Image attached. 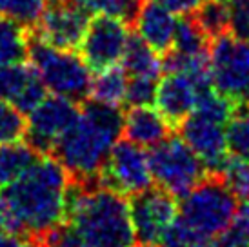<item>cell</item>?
<instances>
[{
  "label": "cell",
  "instance_id": "6da1fadb",
  "mask_svg": "<svg viewBox=\"0 0 249 247\" xmlns=\"http://www.w3.org/2000/svg\"><path fill=\"white\" fill-rule=\"evenodd\" d=\"M70 173L55 157L42 155L26 175L0 187L2 231L40 240L66 222Z\"/></svg>",
  "mask_w": 249,
  "mask_h": 247
},
{
  "label": "cell",
  "instance_id": "7a4b0ae2",
  "mask_svg": "<svg viewBox=\"0 0 249 247\" xmlns=\"http://www.w3.org/2000/svg\"><path fill=\"white\" fill-rule=\"evenodd\" d=\"M122 131V107L88 98L80 104L76 122L58 140L51 157L66 167L71 178L86 184H98V173Z\"/></svg>",
  "mask_w": 249,
  "mask_h": 247
},
{
  "label": "cell",
  "instance_id": "3957f363",
  "mask_svg": "<svg viewBox=\"0 0 249 247\" xmlns=\"http://www.w3.org/2000/svg\"><path fill=\"white\" fill-rule=\"evenodd\" d=\"M66 222L91 247H135L137 244L129 202L124 194L100 184L70 178Z\"/></svg>",
  "mask_w": 249,
  "mask_h": 247
},
{
  "label": "cell",
  "instance_id": "277c9868",
  "mask_svg": "<svg viewBox=\"0 0 249 247\" xmlns=\"http://www.w3.org/2000/svg\"><path fill=\"white\" fill-rule=\"evenodd\" d=\"M238 209L236 194L224 173H209L178 204V216L187 226L214 240L220 236L235 218Z\"/></svg>",
  "mask_w": 249,
  "mask_h": 247
},
{
  "label": "cell",
  "instance_id": "5b68a950",
  "mask_svg": "<svg viewBox=\"0 0 249 247\" xmlns=\"http://www.w3.org/2000/svg\"><path fill=\"white\" fill-rule=\"evenodd\" d=\"M28 60L38 71L48 91L82 104L89 98L91 75L82 56L73 51L51 48L29 29Z\"/></svg>",
  "mask_w": 249,
  "mask_h": 247
},
{
  "label": "cell",
  "instance_id": "8992f818",
  "mask_svg": "<svg viewBox=\"0 0 249 247\" xmlns=\"http://www.w3.org/2000/svg\"><path fill=\"white\" fill-rule=\"evenodd\" d=\"M149 167L153 180L177 198H182L209 175L186 140L177 135H169L160 144L153 145L149 151Z\"/></svg>",
  "mask_w": 249,
  "mask_h": 247
},
{
  "label": "cell",
  "instance_id": "52a82bcc",
  "mask_svg": "<svg viewBox=\"0 0 249 247\" xmlns=\"http://www.w3.org/2000/svg\"><path fill=\"white\" fill-rule=\"evenodd\" d=\"M209 60L216 93L233 104H249V42L224 35L211 42Z\"/></svg>",
  "mask_w": 249,
  "mask_h": 247
},
{
  "label": "cell",
  "instance_id": "ba28073f",
  "mask_svg": "<svg viewBox=\"0 0 249 247\" xmlns=\"http://www.w3.org/2000/svg\"><path fill=\"white\" fill-rule=\"evenodd\" d=\"M98 184L120 193L137 194L153 185L149 153L131 140H117L98 173Z\"/></svg>",
  "mask_w": 249,
  "mask_h": 247
},
{
  "label": "cell",
  "instance_id": "9c48e42d",
  "mask_svg": "<svg viewBox=\"0 0 249 247\" xmlns=\"http://www.w3.org/2000/svg\"><path fill=\"white\" fill-rule=\"evenodd\" d=\"M129 40V26L118 17L93 13L80 42V56L93 73H100L122 60Z\"/></svg>",
  "mask_w": 249,
  "mask_h": 247
},
{
  "label": "cell",
  "instance_id": "30bf717a",
  "mask_svg": "<svg viewBox=\"0 0 249 247\" xmlns=\"http://www.w3.org/2000/svg\"><path fill=\"white\" fill-rule=\"evenodd\" d=\"M80 115V104L64 96H46L29 113L26 142L40 155H51L58 140L70 131Z\"/></svg>",
  "mask_w": 249,
  "mask_h": 247
},
{
  "label": "cell",
  "instance_id": "8fae6325",
  "mask_svg": "<svg viewBox=\"0 0 249 247\" xmlns=\"http://www.w3.org/2000/svg\"><path fill=\"white\" fill-rule=\"evenodd\" d=\"M129 209L137 240L147 246L160 244L167 227L178 216L177 196L160 185H151L137 194H131Z\"/></svg>",
  "mask_w": 249,
  "mask_h": 247
},
{
  "label": "cell",
  "instance_id": "7c38bea8",
  "mask_svg": "<svg viewBox=\"0 0 249 247\" xmlns=\"http://www.w3.org/2000/svg\"><path fill=\"white\" fill-rule=\"evenodd\" d=\"M89 13V9L84 7L78 0L48 4L40 22L31 28V31L51 48L73 51L82 42L91 18Z\"/></svg>",
  "mask_w": 249,
  "mask_h": 247
},
{
  "label": "cell",
  "instance_id": "4fadbf2b",
  "mask_svg": "<svg viewBox=\"0 0 249 247\" xmlns=\"http://www.w3.org/2000/svg\"><path fill=\"white\" fill-rule=\"evenodd\" d=\"M177 131L202 160L208 173H224L229 162L226 122L195 109Z\"/></svg>",
  "mask_w": 249,
  "mask_h": 247
},
{
  "label": "cell",
  "instance_id": "5bb4252c",
  "mask_svg": "<svg viewBox=\"0 0 249 247\" xmlns=\"http://www.w3.org/2000/svg\"><path fill=\"white\" fill-rule=\"evenodd\" d=\"M48 96V88L31 64L20 62L0 68V100L29 115Z\"/></svg>",
  "mask_w": 249,
  "mask_h": 247
},
{
  "label": "cell",
  "instance_id": "9a60e30c",
  "mask_svg": "<svg viewBox=\"0 0 249 247\" xmlns=\"http://www.w3.org/2000/svg\"><path fill=\"white\" fill-rule=\"evenodd\" d=\"M200 91L191 76L184 73H166L159 80L155 104L173 129L186 120L196 107Z\"/></svg>",
  "mask_w": 249,
  "mask_h": 247
},
{
  "label": "cell",
  "instance_id": "2e32d148",
  "mask_svg": "<svg viewBox=\"0 0 249 247\" xmlns=\"http://www.w3.org/2000/svg\"><path fill=\"white\" fill-rule=\"evenodd\" d=\"M177 22L173 11L162 0H144L133 26L153 51L164 56L173 49Z\"/></svg>",
  "mask_w": 249,
  "mask_h": 247
},
{
  "label": "cell",
  "instance_id": "e0dca14e",
  "mask_svg": "<svg viewBox=\"0 0 249 247\" xmlns=\"http://www.w3.org/2000/svg\"><path fill=\"white\" fill-rule=\"evenodd\" d=\"M175 131L169 122L160 111L151 109L149 106L140 107H129V111L124 115V133L127 140L142 147H153L166 140Z\"/></svg>",
  "mask_w": 249,
  "mask_h": 247
},
{
  "label": "cell",
  "instance_id": "ac0fdd59",
  "mask_svg": "<svg viewBox=\"0 0 249 247\" xmlns=\"http://www.w3.org/2000/svg\"><path fill=\"white\" fill-rule=\"evenodd\" d=\"M42 155L28 142H11L0 145V187L13 184L33 167Z\"/></svg>",
  "mask_w": 249,
  "mask_h": 247
},
{
  "label": "cell",
  "instance_id": "d6986e66",
  "mask_svg": "<svg viewBox=\"0 0 249 247\" xmlns=\"http://www.w3.org/2000/svg\"><path fill=\"white\" fill-rule=\"evenodd\" d=\"M124 71L127 76H149V78H160L162 73V58L157 51L145 44L140 35H129V40L125 46L124 56Z\"/></svg>",
  "mask_w": 249,
  "mask_h": 247
},
{
  "label": "cell",
  "instance_id": "ffe728a7",
  "mask_svg": "<svg viewBox=\"0 0 249 247\" xmlns=\"http://www.w3.org/2000/svg\"><path fill=\"white\" fill-rule=\"evenodd\" d=\"M125 91H127V73L124 68H107L97 73L91 80L89 98L97 102L107 104V106H124Z\"/></svg>",
  "mask_w": 249,
  "mask_h": 247
},
{
  "label": "cell",
  "instance_id": "44dd1931",
  "mask_svg": "<svg viewBox=\"0 0 249 247\" xmlns=\"http://www.w3.org/2000/svg\"><path fill=\"white\" fill-rule=\"evenodd\" d=\"M29 28L0 17V68L28 60Z\"/></svg>",
  "mask_w": 249,
  "mask_h": 247
},
{
  "label": "cell",
  "instance_id": "7402d4cb",
  "mask_svg": "<svg viewBox=\"0 0 249 247\" xmlns=\"http://www.w3.org/2000/svg\"><path fill=\"white\" fill-rule=\"evenodd\" d=\"M229 157L249 164V104H235L226 122Z\"/></svg>",
  "mask_w": 249,
  "mask_h": 247
},
{
  "label": "cell",
  "instance_id": "603a6c76",
  "mask_svg": "<svg viewBox=\"0 0 249 247\" xmlns=\"http://www.w3.org/2000/svg\"><path fill=\"white\" fill-rule=\"evenodd\" d=\"M198 28L213 42L229 33V2L228 0H204L200 6L189 13Z\"/></svg>",
  "mask_w": 249,
  "mask_h": 247
},
{
  "label": "cell",
  "instance_id": "cb8c5ba5",
  "mask_svg": "<svg viewBox=\"0 0 249 247\" xmlns=\"http://www.w3.org/2000/svg\"><path fill=\"white\" fill-rule=\"evenodd\" d=\"M209 48H211V40L198 28L193 17L182 15V18L177 22L173 49L186 55H202V53H209Z\"/></svg>",
  "mask_w": 249,
  "mask_h": 247
},
{
  "label": "cell",
  "instance_id": "d4e9b609",
  "mask_svg": "<svg viewBox=\"0 0 249 247\" xmlns=\"http://www.w3.org/2000/svg\"><path fill=\"white\" fill-rule=\"evenodd\" d=\"M44 9L46 0H0V17L29 29L40 22Z\"/></svg>",
  "mask_w": 249,
  "mask_h": 247
},
{
  "label": "cell",
  "instance_id": "484cf974",
  "mask_svg": "<svg viewBox=\"0 0 249 247\" xmlns=\"http://www.w3.org/2000/svg\"><path fill=\"white\" fill-rule=\"evenodd\" d=\"M211 244H213L211 238L204 236L196 229L187 226L180 216H177V220L167 227V231L164 233L159 246L160 247H211Z\"/></svg>",
  "mask_w": 249,
  "mask_h": 247
},
{
  "label": "cell",
  "instance_id": "4316f807",
  "mask_svg": "<svg viewBox=\"0 0 249 247\" xmlns=\"http://www.w3.org/2000/svg\"><path fill=\"white\" fill-rule=\"evenodd\" d=\"M28 118L11 102L0 100V145L18 142L26 137Z\"/></svg>",
  "mask_w": 249,
  "mask_h": 247
},
{
  "label": "cell",
  "instance_id": "83f0119b",
  "mask_svg": "<svg viewBox=\"0 0 249 247\" xmlns=\"http://www.w3.org/2000/svg\"><path fill=\"white\" fill-rule=\"evenodd\" d=\"M91 13H106L118 17L131 28L144 0H78Z\"/></svg>",
  "mask_w": 249,
  "mask_h": 247
},
{
  "label": "cell",
  "instance_id": "f1b7e54d",
  "mask_svg": "<svg viewBox=\"0 0 249 247\" xmlns=\"http://www.w3.org/2000/svg\"><path fill=\"white\" fill-rule=\"evenodd\" d=\"M159 80L160 78H149V76H129L124 100L125 107L151 106L157 98Z\"/></svg>",
  "mask_w": 249,
  "mask_h": 247
},
{
  "label": "cell",
  "instance_id": "f546056e",
  "mask_svg": "<svg viewBox=\"0 0 249 247\" xmlns=\"http://www.w3.org/2000/svg\"><path fill=\"white\" fill-rule=\"evenodd\" d=\"M35 242H38L42 247H91L82 238V234L68 222H64L58 227L51 229L49 233L42 236L40 240Z\"/></svg>",
  "mask_w": 249,
  "mask_h": 247
},
{
  "label": "cell",
  "instance_id": "4dcf8cb0",
  "mask_svg": "<svg viewBox=\"0 0 249 247\" xmlns=\"http://www.w3.org/2000/svg\"><path fill=\"white\" fill-rule=\"evenodd\" d=\"M229 35L249 42V0H229Z\"/></svg>",
  "mask_w": 249,
  "mask_h": 247
},
{
  "label": "cell",
  "instance_id": "1f68e13d",
  "mask_svg": "<svg viewBox=\"0 0 249 247\" xmlns=\"http://www.w3.org/2000/svg\"><path fill=\"white\" fill-rule=\"evenodd\" d=\"M162 2H164L173 13L189 15V13H193L204 0H162Z\"/></svg>",
  "mask_w": 249,
  "mask_h": 247
},
{
  "label": "cell",
  "instance_id": "d6a6232c",
  "mask_svg": "<svg viewBox=\"0 0 249 247\" xmlns=\"http://www.w3.org/2000/svg\"><path fill=\"white\" fill-rule=\"evenodd\" d=\"M0 247H35V240L13 233H0Z\"/></svg>",
  "mask_w": 249,
  "mask_h": 247
},
{
  "label": "cell",
  "instance_id": "836d02e7",
  "mask_svg": "<svg viewBox=\"0 0 249 247\" xmlns=\"http://www.w3.org/2000/svg\"><path fill=\"white\" fill-rule=\"evenodd\" d=\"M56 2H64V0H46V4H56Z\"/></svg>",
  "mask_w": 249,
  "mask_h": 247
},
{
  "label": "cell",
  "instance_id": "e575fe53",
  "mask_svg": "<svg viewBox=\"0 0 249 247\" xmlns=\"http://www.w3.org/2000/svg\"><path fill=\"white\" fill-rule=\"evenodd\" d=\"M139 247H157V246H147V244H142V246H139Z\"/></svg>",
  "mask_w": 249,
  "mask_h": 247
},
{
  "label": "cell",
  "instance_id": "d590c367",
  "mask_svg": "<svg viewBox=\"0 0 249 247\" xmlns=\"http://www.w3.org/2000/svg\"><path fill=\"white\" fill-rule=\"evenodd\" d=\"M0 233H2V227H0Z\"/></svg>",
  "mask_w": 249,
  "mask_h": 247
},
{
  "label": "cell",
  "instance_id": "8d00e7d4",
  "mask_svg": "<svg viewBox=\"0 0 249 247\" xmlns=\"http://www.w3.org/2000/svg\"><path fill=\"white\" fill-rule=\"evenodd\" d=\"M228 2H229V0H228Z\"/></svg>",
  "mask_w": 249,
  "mask_h": 247
}]
</instances>
